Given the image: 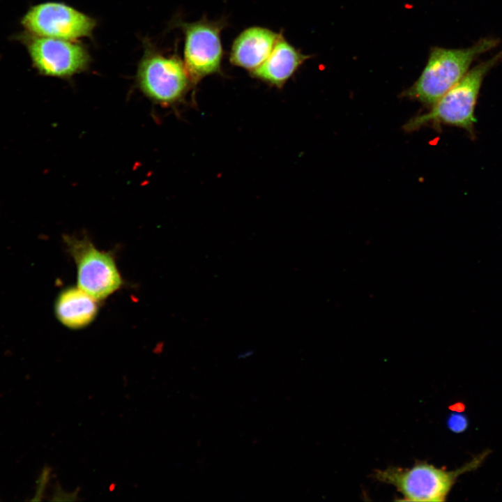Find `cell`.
Here are the masks:
<instances>
[{
	"label": "cell",
	"mask_w": 502,
	"mask_h": 502,
	"mask_svg": "<svg viewBox=\"0 0 502 502\" xmlns=\"http://www.w3.org/2000/svg\"><path fill=\"white\" fill-rule=\"evenodd\" d=\"M65 242L76 264L80 289L99 301L122 287L123 281L112 252L98 250L86 237L66 236Z\"/></svg>",
	"instance_id": "obj_4"
},
{
	"label": "cell",
	"mask_w": 502,
	"mask_h": 502,
	"mask_svg": "<svg viewBox=\"0 0 502 502\" xmlns=\"http://www.w3.org/2000/svg\"><path fill=\"white\" fill-rule=\"evenodd\" d=\"M279 38V35L267 29L249 28L234 41L231 61L236 66L253 70L268 58Z\"/></svg>",
	"instance_id": "obj_9"
},
{
	"label": "cell",
	"mask_w": 502,
	"mask_h": 502,
	"mask_svg": "<svg viewBox=\"0 0 502 502\" xmlns=\"http://www.w3.org/2000/svg\"><path fill=\"white\" fill-rule=\"evenodd\" d=\"M473 460L455 471H448L427 462H417L411 468L388 467L376 470L374 478L395 486L402 494L400 501H444L457 477L475 467Z\"/></svg>",
	"instance_id": "obj_3"
},
{
	"label": "cell",
	"mask_w": 502,
	"mask_h": 502,
	"mask_svg": "<svg viewBox=\"0 0 502 502\" xmlns=\"http://www.w3.org/2000/svg\"><path fill=\"white\" fill-rule=\"evenodd\" d=\"M250 354H251V352H250V351H248V352H246V353L241 355L240 357H241V358H245V357H246V356H250ZM240 357H239V358H240Z\"/></svg>",
	"instance_id": "obj_14"
},
{
	"label": "cell",
	"mask_w": 502,
	"mask_h": 502,
	"mask_svg": "<svg viewBox=\"0 0 502 502\" xmlns=\"http://www.w3.org/2000/svg\"><path fill=\"white\" fill-rule=\"evenodd\" d=\"M448 424L451 430L460 432L466 429L467 421L462 415L456 413L450 416Z\"/></svg>",
	"instance_id": "obj_12"
},
{
	"label": "cell",
	"mask_w": 502,
	"mask_h": 502,
	"mask_svg": "<svg viewBox=\"0 0 502 502\" xmlns=\"http://www.w3.org/2000/svg\"><path fill=\"white\" fill-rule=\"evenodd\" d=\"M501 59L502 53L500 52L476 65L445 93L428 112L409 119L404 129L411 132L429 124L434 126L447 125L464 129L473 135L476 122L475 108L482 81Z\"/></svg>",
	"instance_id": "obj_2"
},
{
	"label": "cell",
	"mask_w": 502,
	"mask_h": 502,
	"mask_svg": "<svg viewBox=\"0 0 502 502\" xmlns=\"http://www.w3.org/2000/svg\"><path fill=\"white\" fill-rule=\"evenodd\" d=\"M183 26L184 65L188 75L197 79L217 72L222 54L218 26L199 22Z\"/></svg>",
	"instance_id": "obj_8"
},
{
	"label": "cell",
	"mask_w": 502,
	"mask_h": 502,
	"mask_svg": "<svg viewBox=\"0 0 502 502\" xmlns=\"http://www.w3.org/2000/svg\"><path fill=\"white\" fill-rule=\"evenodd\" d=\"M98 301L78 286L62 290L55 303L59 321L70 329H81L91 324L98 312Z\"/></svg>",
	"instance_id": "obj_10"
},
{
	"label": "cell",
	"mask_w": 502,
	"mask_h": 502,
	"mask_svg": "<svg viewBox=\"0 0 502 502\" xmlns=\"http://www.w3.org/2000/svg\"><path fill=\"white\" fill-rule=\"evenodd\" d=\"M21 24L31 36L74 40L89 36L96 21L64 3L44 2L31 6Z\"/></svg>",
	"instance_id": "obj_5"
},
{
	"label": "cell",
	"mask_w": 502,
	"mask_h": 502,
	"mask_svg": "<svg viewBox=\"0 0 502 502\" xmlns=\"http://www.w3.org/2000/svg\"><path fill=\"white\" fill-rule=\"evenodd\" d=\"M306 59L307 56L280 37L268 58L253 70L252 73L261 79L280 86Z\"/></svg>",
	"instance_id": "obj_11"
},
{
	"label": "cell",
	"mask_w": 502,
	"mask_h": 502,
	"mask_svg": "<svg viewBox=\"0 0 502 502\" xmlns=\"http://www.w3.org/2000/svg\"><path fill=\"white\" fill-rule=\"evenodd\" d=\"M188 75L185 65L178 58L150 52L139 63L137 82L141 90L151 100L169 104L184 93Z\"/></svg>",
	"instance_id": "obj_6"
},
{
	"label": "cell",
	"mask_w": 502,
	"mask_h": 502,
	"mask_svg": "<svg viewBox=\"0 0 502 502\" xmlns=\"http://www.w3.org/2000/svg\"><path fill=\"white\" fill-rule=\"evenodd\" d=\"M499 43V39L487 37L464 49L432 47L423 71L402 96L432 106L465 75L473 60Z\"/></svg>",
	"instance_id": "obj_1"
},
{
	"label": "cell",
	"mask_w": 502,
	"mask_h": 502,
	"mask_svg": "<svg viewBox=\"0 0 502 502\" xmlns=\"http://www.w3.org/2000/svg\"><path fill=\"white\" fill-rule=\"evenodd\" d=\"M27 50L37 70L44 75L68 77L85 70L90 56L73 40L31 36Z\"/></svg>",
	"instance_id": "obj_7"
},
{
	"label": "cell",
	"mask_w": 502,
	"mask_h": 502,
	"mask_svg": "<svg viewBox=\"0 0 502 502\" xmlns=\"http://www.w3.org/2000/svg\"><path fill=\"white\" fill-rule=\"evenodd\" d=\"M79 489L73 492H67L63 490L59 486L55 489L53 501H76Z\"/></svg>",
	"instance_id": "obj_13"
}]
</instances>
